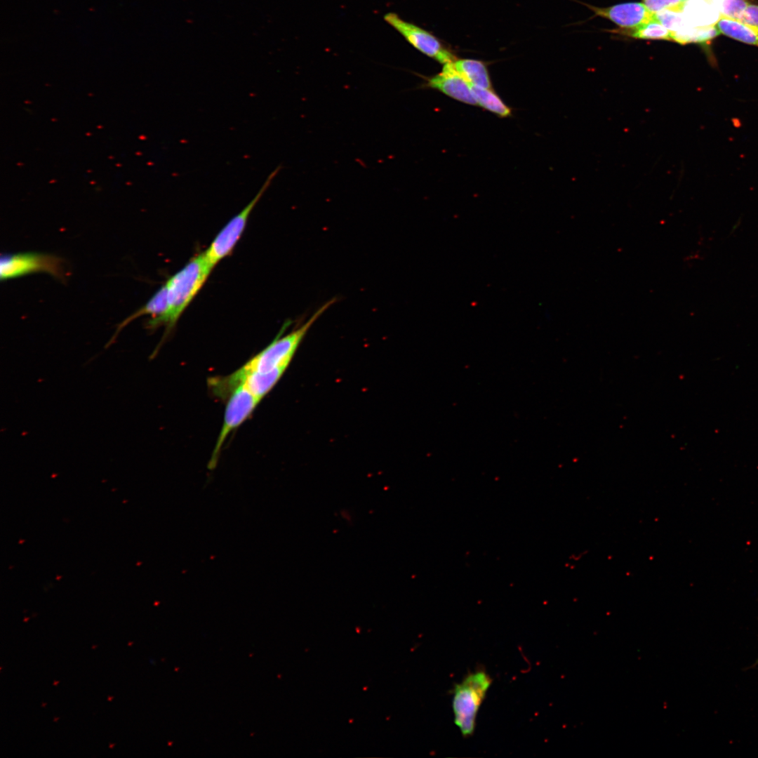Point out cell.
Here are the masks:
<instances>
[{
	"mask_svg": "<svg viewBox=\"0 0 758 758\" xmlns=\"http://www.w3.org/2000/svg\"><path fill=\"white\" fill-rule=\"evenodd\" d=\"M618 32L635 39L672 41V32L656 19L634 29H620Z\"/></svg>",
	"mask_w": 758,
	"mask_h": 758,
	"instance_id": "9a60e30c",
	"label": "cell"
},
{
	"mask_svg": "<svg viewBox=\"0 0 758 758\" xmlns=\"http://www.w3.org/2000/svg\"><path fill=\"white\" fill-rule=\"evenodd\" d=\"M260 401L243 385L238 386L230 394L223 424L208 464L209 470L216 467L221 448L227 436L248 418Z\"/></svg>",
	"mask_w": 758,
	"mask_h": 758,
	"instance_id": "8992f818",
	"label": "cell"
},
{
	"mask_svg": "<svg viewBox=\"0 0 758 758\" xmlns=\"http://www.w3.org/2000/svg\"><path fill=\"white\" fill-rule=\"evenodd\" d=\"M585 5L596 15L609 19L624 30L634 29L656 19L655 13L640 2L623 3L606 8Z\"/></svg>",
	"mask_w": 758,
	"mask_h": 758,
	"instance_id": "ba28073f",
	"label": "cell"
},
{
	"mask_svg": "<svg viewBox=\"0 0 758 758\" xmlns=\"http://www.w3.org/2000/svg\"><path fill=\"white\" fill-rule=\"evenodd\" d=\"M384 19L411 45L427 56L443 65L457 59L435 36L422 27L404 20L393 13H387Z\"/></svg>",
	"mask_w": 758,
	"mask_h": 758,
	"instance_id": "52a82bcc",
	"label": "cell"
},
{
	"mask_svg": "<svg viewBox=\"0 0 758 758\" xmlns=\"http://www.w3.org/2000/svg\"><path fill=\"white\" fill-rule=\"evenodd\" d=\"M721 16L726 18L740 20L750 0H711Z\"/></svg>",
	"mask_w": 758,
	"mask_h": 758,
	"instance_id": "2e32d148",
	"label": "cell"
},
{
	"mask_svg": "<svg viewBox=\"0 0 758 758\" xmlns=\"http://www.w3.org/2000/svg\"><path fill=\"white\" fill-rule=\"evenodd\" d=\"M213 268L204 253L192 257L166 282L168 310L161 322L170 331L206 281Z\"/></svg>",
	"mask_w": 758,
	"mask_h": 758,
	"instance_id": "6da1fadb",
	"label": "cell"
},
{
	"mask_svg": "<svg viewBox=\"0 0 758 758\" xmlns=\"http://www.w3.org/2000/svg\"><path fill=\"white\" fill-rule=\"evenodd\" d=\"M453 64L457 71L472 86L491 88L488 71L483 62L474 59H456Z\"/></svg>",
	"mask_w": 758,
	"mask_h": 758,
	"instance_id": "8fae6325",
	"label": "cell"
},
{
	"mask_svg": "<svg viewBox=\"0 0 758 758\" xmlns=\"http://www.w3.org/2000/svg\"><path fill=\"white\" fill-rule=\"evenodd\" d=\"M757 664H758V659H757V660H756V662H755V663H754V665H757Z\"/></svg>",
	"mask_w": 758,
	"mask_h": 758,
	"instance_id": "ffe728a7",
	"label": "cell"
},
{
	"mask_svg": "<svg viewBox=\"0 0 758 758\" xmlns=\"http://www.w3.org/2000/svg\"><path fill=\"white\" fill-rule=\"evenodd\" d=\"M740 21L758 27V5L750 4Z\"/></svg>",
	"mask_w": 758,
	"mask_h": 758,
	"instance_id": "d6986e66",
	"label": "cell"
},
{
	"mask_svg": "<svg viewBox=\"0 0 758 758\" xmlns=\"http://www.w3.org/2000/svg\"><path fill=\"white\" fill-rule=\"evenodd\" d=\"M453 62L444 64L441 72L426 78L425 87L438 90L464 103L477 105L471 84L457 71Z\"/></svg>",
	"mask_w": 758,
	"mask_h": 758,
	"instance_id": "9c48e42d",
	"label": "cell"
},
{
	"mask_svg": "<svg viewBox=\"0 0 758 758\" xmlns=\"http://www.w3.org/2000/svg\"><path fill=\"white\" fill-rule=\"evenodd\" d=\"M279 170L280 167L279 166L270 173L253 199L239 213L228 221L213 239L206 251L203 252L208 263L213 268L232 253L244 232L251 211L269 187Z\"/></svg>",
	"mask_w": 758,
	"mask_h": 758,
	"instance_id": "277c9868",
	"label": "cell"
},
{
	"mask_svg": "<svg viewBox=\"0 0 758 758\" xmlns=\"http://www.w3.org/2000/svg\"><path fill=\"white\" fill-rule=\"evenodd\" d=\"M717 26L694 27L687 22L679 30L672 32V41L681 44L703 43L716 37L719 34Z\"/></svg>",
	"mask_w": 758,
	"mask_h": 758,
	"instance_id": "4fadbf2b",
	"label": "cell"
},
{
	"mask_svg": "<svg viewBox=\"0 0 758 758\" xmlns=\"http://www.w3.org/2000/svg\"><path fill=\"white\" fill-rule=\"evenodd\" d=\"M36 272H46L62 279L65 274L63 261L53 255L31 252L7 254L1 258V281Z\"/></svg>",
	"mask_w": 758,
	"mask_h": 758,
	"instance_id": "5b68a950",
	"label": "cell"
},
{
	"mask_svg": "<svg viewBox=\"0 0 758 758\" xmlns=\"http://www.w3.org/2000/svg\"><path fill=\"white\" fill-rule=\"evenodd\" d=\"M655 16L656 20L671 32L679 30L686 23L681 12L664 10L656 13Z\"/></svg>",
	"mask_w": 758,
	"mask_h": 758,
	"instance_id": "e0dca14e",
	"label": "cell"
},
{
	"mask_svg": "<svg viewBox=\"0 0 758 758\" xmlns=\"http://www.w3.org/2000/svg\"><path fill=\"white\" fill-rule=\"evenodd\" d=\"M472 91L477 105L501 117H506L511 114L510 107L503 102L491 88H483L472 86Z\"/></svg>",
	"mask_w": 758,
	"mask_h": 758,
	"instance_id": "5bb4252c",
	"label": "cell"
},
{
	"mask_svg": "<svg viewBox=\"0 0 758 758\" xmlns=\"http://www.w3.org/2000/svg\"><path fill=\"white\" fill-rule=\"evenodd\" d=\"M688 0H642L643 4L653 13L664 10L682 12Z\"/></svg>",
	"mask_w": 758,
	"mask_h": 758,
	"instance_id": "ac0fdd59",
	"label": "cell"
},
{
	"mask_svg": "<svg viewBox=\"0 0 758 758\" xmlns=\"http://www.w3.org/2000/svg\"><path fill=\"white\" fill-rule=\"evenodd\" d=\"M492 682L483 670L468 674L453 690V710L455 724L463 736L472 735L479 707Z\"/></svg>",
	"mask_w": 758,
	"mask_h": 758,
	"instance_id": "3957f363",
	"label": "cell"
},
{
	"mask_svg": "<svg viewBox=\"0 0 758 758\" xmlns=\"http://www.w3.org/2000/svg\"><path fill=\"white\" fill-rule=\"evenodd\" d=\"M335 300V298H333L325 302L307 321L292 332L284 336H277L270 344L246 362L243 367L248 371L260 372L270 371L279 367L287 368L309 329Z\"/></svg>",
	"mask_w": 758,
	"mask_h": 758,
	"instance_id": "7a4b0ae2",
	"label": "cell"
},
{
	"mask_svg": "<svg viewBox=\"0 0 758 758\" xmlns=\"http://www.w3.org/2000/svg\"><path fill=\"white\" fill-rule=\"evenodd\" d=\"M683 11L686 22L694 27L713 25L721 16L711 0H688Z\"/></svg>",
	"mask_w": 758,
	"mask_h": 758,
	"instance_id": "30bf717a",
	"label": "cell"
},
{
	"mask_svg": "<svg viewBox=\"0 0 758 758\" xmlns=\"http://www.w3.org/2000/svg\"><path fill=\"white\" fill-rule=\"evenodd\" d=\"M720 33L735 40L758 46V27L740 20L722 18L717 23Z\"/></svg>",
	"mask_w": 758,
	"mask_h": 758,
	"instance_id": "7c38bea8",
	"label": "cell"
}]
</instances>
